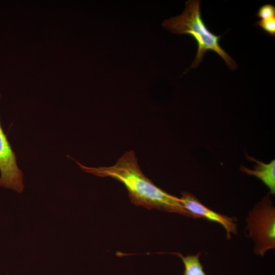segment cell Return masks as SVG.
Wrapping results in <instances>:
<instances>
[{"mask_svg": "<svg viewBox=\"0 0 275 275\" xmlns=\"http://www.w3.org/2000/svg\"><path fill=\"white\" fill-rule=\"evenodd\" d=\"M255 25L261 28L269 35L275 36V16L261 18Z\"/></svg>", "mask_w": 275, "mask_h": 275, "instance_id": "8", "label": "cell"}, {"mask_svg": "<svg viewBox=\"0 0 275 275\" xmlns=\"http://www.w3.org/2000/svg\"><path fill=\"white\" fill-rule=\"evenodd\" d=\"M179 201L184 208L190 213L193 218H203L221 225L226 230L227 238L230 239L231 233L237 234V225L235 217H230L215 212L202 204L193 194L182 191Z\"/></svg>", "mask_w": 275, "mask_h": 275, "instance_id": "5", "label": "cell"}, {"mask_svg": "<svg viewBox=\"0 0 275 275\" xmlns=\"http://www.w3.org/2000/svg\"><path fill=\"white\" fill-rule=\"evenodd\" d=\"M200 1L189 0L185 3L183 13L175 17L165 20L162 26L172 33L192 36L198 44V50L191 68H197L203 60L206 51L210 50L217 53L225 62L228 68L233 71L237 67L236 62L221 47L219 40L222 36L211 33L201 17Z\"/></svg>", "mask_w": 275, "mask_h": 275, "instance_id": "2", "label": "cell"}, {"mask_svg": "<svg viewBox=\"0 0 275 275\" xmlns=\"http://www.w3.org/2000/svg\"><path fill=\"white\" fill-rule=\"evenodd\" d=\"M248 236L255 241L254 252L262 256L275 248V208L266 195L249 213L246 218Z\"/></svg>", "mask_w": 275, "mask_h": 275, "instance_id": "3", "label": "cell"}, {"mask_svg": "<svg viewBox=\"0 0 275 275\" xmlns=\"http://www.w3.org/2000/svg\"><path fill=\"white\" fill-rule=\"evenodd\" d=\"M246 158L251 161L256 163L253 166V170L246 168L243 166L240 167V170L248 175L254 176L260 179L269 189L268 194H275V160L271 161L269 163H265L259 161L246 154Z\"/></svg>", "mask_w": 275, "mask_h": 275, "instance_id": "6", "label": "cell"}, {"mask_svg": "<svg viewBox=\"0 0 275 275\" xmlns=\"http://www.w3.org/2000/svg\"><path fill=\"white\" fill-rule=\"evenodd\" d=\"M0 94V98H1ZM0 186L12 189L18 193L23 191V175L19 169L16 156L12 150L0 123Z\"/></svg>", "mask_w": 275, "mask_h": 275, "instance_id": "4", "label": "cell"}, {"mask_svg": "<svg viewBox=\"0 0 275 275\" xmlns=\"http://www.w3.org/2000/svg\"><path fill=\"white\" fill-rule=\"evenodd\" d=\"M77 163L86 172L121 182L126 188L131 202L135 205L193 217L182 206L179 198L156 186L143 174L133 150L125 152L112 166L93 168Z\"/></svg>", "mask_w": 275, "mask_h": 275, "instance_id": "1", "label": "cell"}, {"mask_svg": "<svg viewBox=\"0 0 275 275\" xmlns=\"http://www.w3.org/2000/svg\"><path fill=\"white\" fill-rule=\"evenodd\" d=\"M201 254L199 252L196 255L183 256L180 253H175L181 258L184 264V271L182 275H206L199 260Z\"/></svg>", "mask_w": 275, "mask_h": 275, "instance_id": "7", "label": "cell"}]
</instances>
